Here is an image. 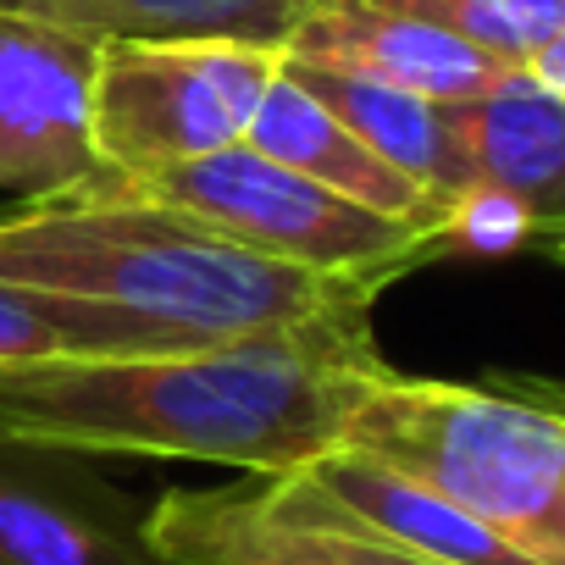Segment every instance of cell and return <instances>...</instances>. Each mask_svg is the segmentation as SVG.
<instances>
[{
	"mask_svg": "<svg viewBox=\"0 0 565 565\" xmlns=\"http://www.w3.org/2000/svg\"><path fill=\"white\" fill-rule=\"evenodd\" d=\"M372 366H383L372 322L18 361L0 366V449L200 460L282 477L339 449Z\"/></svg>",
	"mask_w": 565,
	"mask_h": 565,
	"instance_id": "obj_1",
	"label": "cell"
},
{
	"mask_svg": "<svg viewBox=\"0 0 565 565\" xmlns=\"http://www.w3.org/2000/svg\"><path fill=\"white\" fill-rule=\"evenodd\" d=\"M0 282L150 322L172 339L366 328L377 282L255 255L111 172L0 216Z\"/></svg>",
	"mask_w": 565,
	"mask_h": 565,
	"instance_id": "obj_2",
	"label": "cell"
},
{
	"mask_svg": "<svg viewBox=\"0 0 565 565\" xmlns=\"http://www.w3.org/2000/svg\"><path fill=\"white\" fill-rule=\"evenodd\" d=\"M361 449L543 565H565V394L543 383H444L372 366L344 416Z\"/></svg>",
	"mask_w": 565,
	"mask_h": 565,
	"instance_id": "obj_3",
	"label": "cell"
},
{
	"mask_svg": "<svg viewBox=\"0 0 565 565\" xmlns=\"http://www.w3.org/2000/svg\"><path fill=\"white\" fill-rule=\"evenodd\" d=\"M117 183L172 211H189L194 222L216 227L222 238L255 255L289 260L322 277H355V282L388 289L411 266L433 260L427 233L388 222L249 145H227L216 156H194L145 178H117Z\"/></svg>",
	"mask_w": 565,
	"mask_h": 565,
	"instance_id": "obj_4",
	"label": "cell"
},
{
	"mask_svg": "<svg viewBox=\"0 0 565 565\" xmlns=\"http://www.w3.org/2000/svg\"><path fill=\"white\" fill-rule=\"evenodd\" d=\"M282 73V51L244 40H111L95 56V150L117 178H145L244 145Z\"/></svg>",
	"mask_w": 565,
	"mask_h": 565,
	"instance_id": "obj_5",
	"label": "cell"
},
{
	"mask_svg": "<svg viewBox=\"0 0 565 565\" xmlns=\"http://www.w3.org/2000/svg\"><path fill=\"white\" fill-rule=\"evenodd\" d=\"M145 543L167 565H438L355 521L300 471L167 488L145 510Z\"/></svg>",
	"mask_w": 565,
	"mask_h": 565,
	"instance_id": "obj_6",
	"label": "cell"
},
{
	"mask_svg": "<svg viewBox=\"0 0 565 565\" xmlns=\"http://www.w3.org/2000/svg\"><path fill=\"white\" fill-rule=\"evenodd\" d=\"M100 45L0 7V189L18 200L67 194L100 178L95 150Z\"/></svg>",
	"mask_w": 565,
	"mask_h": 565,
	"instance_id": "obj_7",
	"label": "cell"
},
{
	"mask_svg": "<svg viewBox=\"0 0 565 565\" xmlns=\"http://www.w3.org/2000/svg\"><path fill=\"white\" fill-rule=\"evenodd\" d=\"M289 67H311V73H350V78H372L388 89H411L427 100H477L488 89H499L510 73L499 56L466 45L460 34L405 18V12H383L372 0H322L306 12V23L282 45Z\"/></svg>",
	"mask_w": 565,
	"mask_h": 565,
	"instance_id": "obj_8",
	"label": "cell"
},
{
	"mask_svg": "<svg viewBox=\"0 0 565 565\" xmlns=\"http://www.w3.org/2000/svg\"><path fill=\"white\" fill-rule=\"evenodd\" d=\"M0 565H167L145 521L73 455L0 449Z\"/></svg>",
	"mask_w": 565,
	"mask_h": 565,
	"instance_id": "obj_9",
	"label": "cell"
},
{
	"mask_svg": "<svg viewBox=\"0 0 565 565\" xmlns=\"http://www.w3.org/2000/svg\"><path fill=\"white\" fill-rule=\"evenodd\" d=\"M455 145L466 161V189L488 183L526 205L537 238H565V100L526 73L499 89L449 106Z\"/></svg>",
	"mask_w": 565,
	"mask_h": 565,
	"instance_id": "obj_10",
	"label": "cell"
},
{
	"mask_svg": "<svg viewBox=\"0 0 565 565\" xmlns=\"http://www.w3.org/2000/svg\"><path fill=\"white\" fill-rule=\"evenodd\" d=\"M244 145L282 161V167H295L300 178H311V183H322V189H333L355 205H366V211H377V216H388V222L427 233V244H433L444 205L422 183H411L399 167H388L361 134H350L289 67L277 73L260 111L249 117Z\"/></svg>",
	"mask_w": 565,
	"mask_h": 565,
	"instance_id": "obj_11",
	"label": "cell"
},
{
	"mask_svg": "<svg viewBox=\"0 0 565 565\" xmlns=\"http://www.w3.org/2000/svg\"><path fill=\"white\" fill-rule=\"evenodd\" d=\"M300 477H311L333 504H344L355 521H366L372 532L438 559V565H543L526 548H515L510 537H499L493 526H482L477 515H466L460 504H449L444 493H433L427 482L361 455V449H328L311 466H300Z\"/></svg>",
	"mask_w": 565,
	"mask_h": 565,
	"instance_id": "obj_12",
	"label": "cell"
},
{
	"mask_svg": "<svg viewBox=\"0 0 565 565\" xmlns=\"http://www.w3.org/2000/svg\"><path fill=\"white\" fill-rule=\"evenodd\" d=\"M7 12L73 29L95 45L111 40H244L282 51L322 0H0Z\"/></svg>",
	"mask_w": 565,
	"mask_h": 565,
	"instance_id": "obj_13",
	"label": "cell"
},
{
	"mask_svg": "<svg viewBox=\"0 0 565 565\" xmlns=\"http://www.w3.org/2000/svg\"><path fill=\"white\" fill-rule=\"evenodd\" d=\"M289 67V62H282ZM350 134H361L388 167H399L411 183H422L438 205H449L466 189V161L455 145V122L444 100L411 95V89H388L372 78H350V73H311V67H289Z\"/></svg>",
	"mask_w": 565,
	"mask_h": 565,
	"instance_id": "obj_14",
	"label": "cell"
},
{
	"mask_svg": "<svg viewBox=\"0 0 565 565\" xmlns=\"http://www.w3.org/2000/svg\"><path fill=\"white\" fill-rule=\"evenodd\" d=\"M178 344H205V339H172L150 322L12 289L0 282V366L18 361H45V355H111V350H178ZM216 344V339H211Z\"/></svg>",
	"mask_w": 565,
	"mask_h": 565,
	"instance_id": "obj_15",
	"label": "cell"
},
{
	"mask_svg": "<svg viewBox=\"0 0 565 565\" xmlns=\"http://www.w3.org/2000/svg\"><path fill=\"white\" fill-rule=\"evenodd\" d=\"M372 7L438 23L504 67H526L565 29V0H372Z\"/></svg>",
	"mask_w": 565,
	"mask_h": 565,
	"instance_id": "obj_16",
	"label": "cell"
},
{
	"mask_svg": "<svg viewBox=\"0 0 565 565\" xmlns=\"http://www.w3.org/2000/svg\"><path fill=\"white\" fill-rule=\"evenodd\" d=\"M532 238H537V222L526 216V205H515L510 194L488 183H471L444 205L433 227V255H510Z\"/></svg>",
	"mask_w": 565,
	"mask_h": 565,
	"instance_id": "obj_17",
	"label": "cell"
},
{
	"mask_svg": "<svg viewBox=\"0 0 565 565\" xmlns=\"http://www.w3.org/2000/svg\"><path fill=\"white\" fill-rule=\"evenodd\" d=\"M521 73H526V78H537L543 89H554V95L565 100V29H559V34H554V40H548V45L521 67Z\"/></svg>",
	"mask_w": 565,
	"mask_h": 565,
	"instance_id": "obj_18",
	"label": "cell"
},
{
	"mask_svg": "<svg viewBox=\"0 0 565 565\" xmlns=\"http://www.w3.org/2000/svg\"><path fill=\"white\" fill-rule=\"evenodd\" d=\"M554 255H565V238H554Z\"/></svg>",
	"mask_w": 565,
	"mask_h": 565,
	"instance_id": "obj_19",
	"label": "cell"
}]
</instances>
